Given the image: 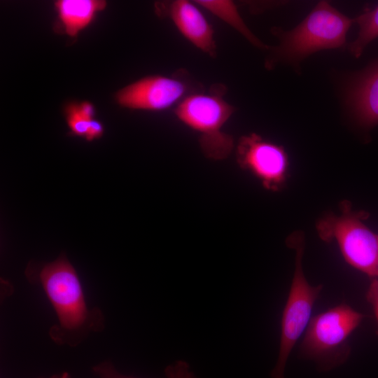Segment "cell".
<instances>
[{"mask_svg":"<svg viewBox=\"0 0 378 378\" xmlns=\"http://www.w3.org/2000/svg\"><path fill=\"white\" fill-rule=\"evenodd\" d=\"M192 90L184 71L173 76L152 75L144 77L120 89L117 103L131 110L163 111L176 107Z\"/></svg>","mask_w":378,"mask_h":378,"instance_id":"cell-7","label":"cell"},{"mask_svg":"<svg viewBox=\"0 0 378 378\" xmlns=\"http://www.w3.org/2000/svg\"><path fill=\"white\" fill-rule=\"evenodd\" d=\"M340 215L328 214L317 223L319 237L337 241L346 262L372 279L378 278V234L363 222L365 212L353 211L345 202Z\"/></svg>","mask_w":378,"mask_h":378,"instance_id":"cell-6","label":"cell"},{"mask_svg":"<svg viewBox=\"0 0 378 378\" xmlns=\"http://www.w3.org/2000/svg\"><path fill=\"white\" fill-rule=\"evenodd\" d=\"M287 245L295 251L293 278L284 307L281 323V337L278 358L271 371V378H285L284 371L288 357L296 342L307 329L313 309L323 288L322 285L313 286L305 278L302 268L304 251L303 233L291 234Z\"/></svg>","mask_w":378,"mask_h":378,"instance_id":"cell-5","label":"cell"},{"mask_svg":"<svg viewBox=\"0 0 378 378\" xmlns=\"http://www.w3.org/2000/svg\"><path fill=\"white\" fill-rule=\"evenodd\" d=\"M359 27L356 38L350 44L349 50L355 57H359L366 46L378 38V5L360 15L354 20Z\"/></svg>","mask_w":378,"mask_h":378,"instance_id":"cell-13","label":"cell"},{"mask_svg":"<svg viewBox=\"0 0 378 378\" xmlns=\"http://www.w3.org/2000/svg\"><path fill=\"white\" fill-rule=\"evenodd\" d=\"M24 274L30 284L41 287L55 312L57 323L48 332L53 342L76 346L104 330V313L88 306L78 274L64 252L52 262H29Z\"/></svg>","mask_w":378,"mask_h":378,"instance_id":"cell-1","label":"cell"},{"mask_svg":"<svg viewBox=\"0 0 378 378\" xmlns=\"http://www.w3.org/2000/svg\"><path fill=\"white\" fill-rule=\"evenodd\" d=\"M106 5L102 0H59L55 3L64 32L72 37L87 27Z\"/></svg>","mask_w":378,"mask_h":378,"instance_id":"cell-11","label":"cell"},{"mask_svg":"<svg viewBox=\"0 0 378 378\" xmlns=\"http://www.w3.org/2000/svg\"><path fill=\"white\" fill-rule=\"evenodd\" d=\"M104 127L102 123L93 118L89 120L88 131L85 139L88 141H92L101 138L104 134Z\"/></svg>","mask_w":378,"mask_h":378,"instance_id":"cell-17","label":"cell"},{"mask_svg":"<svg viewBox=\"0 0 378 378\" xmlns=\"http://www.w3.org/2000/svg\"><path fill=\"white\" fill-rule=\"evenodd\" d=\"M227 88L213 85L208 92L195 91L185 97L175 108L179 122L198 135L200 149L211 160L227 158L234 148V140L223 127L236 108L224 98Z\"/></svg>","mask_w":378,"mask_h":378,"instance_id":"cell-2","label":"cell"},{"mask_svg":"<svg viewBox=\"0 0 378 378\" xmlns=\"http://www.w3.org/2000/svg\"><path fill=\"white\" fill-rule=\"evenodd\" d=\"M354 22L328 2L320 1L294 29H272V32L279 38L280 44L273 48L274 57L267 61V66L274 60L296 63L319 50L342 47Z\"/></svg>","mask_w":378,"mask_h":378,"instance_id":"cell-3","label":"cell"},{"mask_svg":"<svg viewBox=\"0 0 378 378\" xmlns=\"http://www.w3.org/2000/svg\"><path fill=\"white\" fill-rule=\"evenodd\" d=\"M39 378H44V377H39ZM48 378H71V377L69 374V373H68L67 372H63L61 374H53Z\"/></svg>","mask_w":378,"mask_h":378,"instance_id":"cell-19","label":"cell"},{"mask_svg":"<svg viewBox=\"0 0 378 378\" xmlns=\"http://www.w3.org/2000/svg\"><path fill=\"white\" fill-rule=\"evenodd\" d=\"M365 315L342 303L311 318L300 347L303 358L321 371L334 369L348 359L349 337Z\"/></svg>","mask_w":378,"mask_h":378,"instance_id":"cell-4","label":"cell"},{"mask_svg":"<svg viewBox=\"0 0 378 378\" xmlns=\"http://www.w3.org/2000/svg\"><path fill=\"white\" fill-rule=\"evenodd\" d=\"M193 1L231 26L255 47L261 49L269 48L248 29L241 17L236 5L232 1L195 0Z\"/></svg>","mask_w":378,"mask_h":378,"instance_id":"cell-12","label":"cell"},{"mask_svg":"<svg viewBox=\"0 0 378 378\" xmlns=\"http://www.w3.org/2000/svg\"><path fill=\"white\" fill-rule=\"evenodd\" d=\"M366 298L372 307L377 323L378 335V278L372 279L366 293Z\"/></svg>","mask_w":378,"mask_h":378,"instance_id":"cell-16","label":"cell"},{"mask_svg":"<svg viewBox=\"0 0 378 378\" xmlns=\"http://www.w3.org/2000/svg\"><path fill=\"white\" fill-rule=\"evenodd\" d=\"M346 102L360 125L371 128L378 125V60L353 76Z\"/></svg>","mask_w":378,"mask_h":378,"instance_id":"cell-10","label":"cell"},{"mask_svg":"<svg viewBox=\"0 0 378 378\" xmlns=\"http://www.w3.org/2000/svg\"><path fill=\"white\" fill-rule=\"evenodd\" d=\"M155 12L160 17L170 19L181 35L197 48L210 57H216L213 27L194 1H160L155 4Z\"/></svg>","mask_w":378,"mask_h":378,"instance_id":"cell-9","label":"cell"},{"mask_svg":"<svg viewBox=\"0 0 378 378\" xmlns=\"http://www.w3.org/2000/svg\"><path fill=\"white\" fill-rule=\"evenodd\" d=\"M78 109L81 115L87 120L94 118L95 110L92 104L88 102H84L78 105Z\"/></svg>","mask_w":378,"mask_h":378,"instance_id":"cell-18","label":"cell"},{"mask_svg":"<svg viewBox=\"0 0 378 378\" xmlns=\"http://www.w3.org/2000/svg\"><path fill=\"white\" fill-rule=\"evenodd\" d=\"M66 116L71 134L85 139L90 120H87L81 115L78 105L69 104L66 110Z\"/></svg>","mask_w":378,"mask_h":378,"instance_id":"cell-15","label":"cell"},{"mask_svg":"<svg viewBox=\"0 0 378 378\" xmlns=\"http://www.w3.org/2000/svg\"><path fill=\"white\" fill-rule=\"evenodd\" d=\"M235 153L238 166L251 173L265 189L279 191L283 187L288 160L282 146L251 133L239 138Z\"/></svg>","mask_w":378,"mask_h":378,"instance_id":"cell-8","label":"cell"},{"mask_svg":"<svg viewBox=\"0 0 378 378\" xmlns=\"http://www.w3.org/2000/svg\"><path fill=\"white\" fill-rule=\"evenodd\" d=\"M92 371L98 378H137L120 373L109 360L95 365ZM164 372L166 378H198L190 370L189 364L183 360H178L173 364L168 365Z\"/></svg>","mask_w":378,"mask_h":378,"instance_id":"cell-14","label":"cell"}]
</instances>
